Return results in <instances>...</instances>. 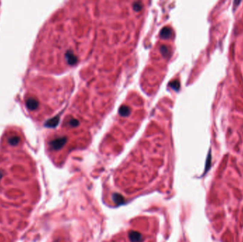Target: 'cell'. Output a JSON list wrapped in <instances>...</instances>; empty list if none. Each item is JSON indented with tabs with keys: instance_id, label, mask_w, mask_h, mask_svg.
<instances>
[{
	"instance_id": "3957f363",
	"label": "cell",
	"mask_w": 243,
	"mask_h": 242,
	"mask_svg": "<svg viewBox=\"0 0 243 242\" xmlns=\"http://www.w3.org/2000/svg\"><path fill=\"white\" fill-rule=\"evenodd\" d=\"M2 172L0 171V178H2Z\"/></svg>"
},
{
	"instance_id": "7a4b0ae2",
	"label": "cell",
	"mask_w": 243,
	"mask_h": 242,
	"mask_svg": "<svg viewBox=\"0 0 243 242\" xmlns=\"http://www.w3.org/2000/svg\"><path fill=\"white\" fill-rule=\"evenodd\" d=\"M211 154H209L208 156V160H207V166H206V170L205 172L207 171L208 169H209V168L211 167Z\"/></svg>"
},
{
	"instance_id": "6da1fadb",
	"label": "cell",
	"mask_w": 243,
	"mask_h": 242,
	"mask_svg": "<svg viewBox=\"0 0 243 242\" xmlns=\"http://www.w3.org/2000/svg\"><path fill=\"white\" fill-rule=\"evenodd\" d=\"M123 236L122 238L119 237L123 242H147L149 239L141 230H128Z\"/></svg>"
}]
</instances>
